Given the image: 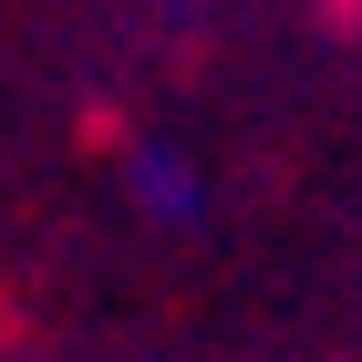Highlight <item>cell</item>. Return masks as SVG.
<instances>
[{
	"label": "cell",
	"instance_id": "6da1fadb",
	"mask_svg": "<svg viewBox=\"0 0 362 362\" xmlns=\"http://www.w3.org/2000/svg\"><path fill=\"white\" fill-rule=\"evenodd\" d=\"M135 197L156 207V218H197V176L176 166V156H156V145L135 156Z\"/></svg>",
	"mask_w": 362,
	"mask_h": 362
}]
</instances>
